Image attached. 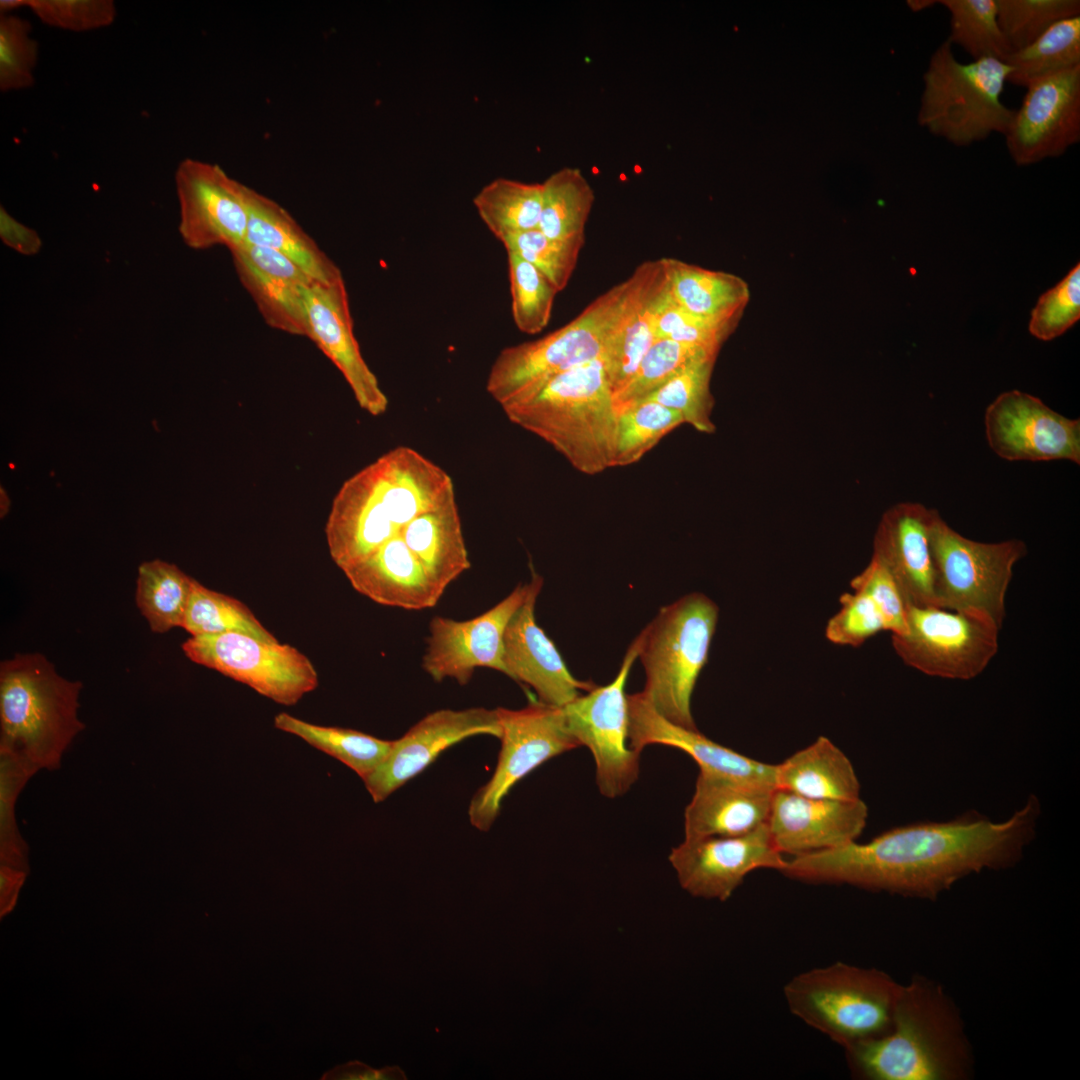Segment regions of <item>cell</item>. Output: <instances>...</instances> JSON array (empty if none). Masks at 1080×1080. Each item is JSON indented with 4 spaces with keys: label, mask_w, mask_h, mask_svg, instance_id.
Segmentation results:
<instances>
[{
    "label": "cell",
    "mask_w": 1080,
    "mask_h": 1080,
    "mask_svg": "<svg viewBox=\"0 0 1080 1080\" xmlns=\"http://www.w3.org/2000/svg\"><path fill=\"white\" fill-rule=\"evenodd\" d=\"M1040 813L1038 798L1030 795L1003 822L973 810L946 822L895 827L864 844L792 856L780 872L804 883L934 899L972 873L1016 864L1036 834Z\"/></svg>",
    "instance_id": "6da1fadb"
},
{
    "label": "cell",
    "mask_w": 1080,
    "mask_h": 1080,
    "mask_svg": "<svg viewBox=\"0 0 1080 1080\" xmlns=\"http://www.w3.org/2000/svg\"><path fill=\"white\" fill-rule=\"evenodd\" d=\"M454 497L443 468L411 447L389 450L348 478L334 497L325 524L332 561L344 572L412 519Z\"/></svg>",
    "instance_id": "7a4b0ae2"
},
{
    "label": "cell",
    "mask_w": 1080,
    "mask_h": 1080,
    "mask_svg": "<svg viewBox=\"0 0 1080 1080\" xmlns=\"http://www.w3.org/2000/svg\"><path fill=\"white\" fill-rule=\"evenodd\" d=\"M845 1052L852 1074L868 1080H958L971 1068L955 1005L924 977L902 985L888 1033Z\"/></svg>",
    "instance_id": "3957f363"
},
{
    "label": "cell",
    "mask_w": 1080,
    "mask_h": 1080,
    "mask_svg": "<svg viewBox=\"0 0 1080 1080\" xmlns=\"http://www.w3.org/2000/svg\"><path fill=\"white\" fill-rule=\"evenodd\" d=\"M501 408L510 422L547 442L579 472L595 475L613 467L618 412L601 357Z\"/></svg>",
    "instance_id": "277c9868"
},
{
    "label": "cell",
    "mask_w": 1080,
    "mask_h": 1080,
    "mask_svg": "<svg viewBox=\"0 0 1080 1080\" xmlns=\"http://www.w3.org/2000/svg\"><path fill=\"white\" fill-rule=\"evenodd\" d=\"M82 684L60 676L41 654L16 655L0 667V754L33 774L60 767L85 725L78 718Z\"/></svg>",
    "instance_id": "5b68a950"
},
{
    "label": "cell",
    "mask_w": 1080,
    "mask_h": 1080,
    "mask_svg": "<svg viewBox=\"0 0 1080 1080\" xmlns=\"http://www.w3.org/2000/svg\"><path fill=\"white\" fill-rule=\"evenodd\" d=\"M719 608L707 595L691 592L659 609L641 630L638 654L645 671L642 690L667 720L697 729L691 699L708 661Z\"/></svg>",
    "instance_id": "8992f818"
},
{
    "label": "cell",
    "mask_w": 1080,
    "mask_h": 1080,
    "mask_svg": "<svg viewBox=\"0 0 1080 1080\" xmlns=\"http://www.w3.org/2000/svg\"><path fill=\"white\" fill-rule=\"evenodd\" d=\"M902 984L844 962L801 972L783 988L790 1012L845 1050L889 1032Z\"/></svg>",
    "instance_id": "52a82bcc"
},
{
    "label": "cell",
    "mask_w": 1080,
    "mask_h": 1080,
    "mask_svg": "<svg viewBox=\"0 0 1080 1080\" xmlns=\"http://www.w3.org/2000/svg\"><path fill=\"white\" fill-rule=\"evenodd\" d=\"M628 278L593 300L563 327L534 341L502 349L492 363L486 392L501 407L536 394L552 378L602 356L618 326Z\"/></svg>",
    "instance_id": "ba28073f"
},
{
    "label": "cell",
    "mask_w": 1080,
    "mask_h": 1080,
    "mask_svg": "<svg viewBox=\"0 0 1080 1080\" xmlns=\"http://www.w3.org/2000/svg\"><path fill=\"white\" fill-rule=\"evenodd\" d=\"M1010 66L994 58L958 61L951 43L932 53L922 76L917 120L929 133L956 146H968L993 133L1004 135L1014 110L1001 95Z\"/></svg>",
    "instance_id": "9c48e42d"
},
{
    "label": "cell",
    "mask_w": 1080,
    "mask_h": 1080,
    "mask_svg": "<svg viewBox=\"0 0 1080 1080\" xmlns=\"http://www.w3.org/2000/svg\"><path fill=\"white\" fill-rule=\"evenodd\" d=\"M936 607L987 613L1001 628L1016 563L1026 556L1019 539L979 542L954 530L938 512L931 528Z\"/></svg>",
    "instance_id": "30bf717a"
},
{
    "label": "cell",
    "mask_w": 1080,
    "mask_h": 1080,
    "mask_svg": "<svg viewBox=\"0 0 1080 1080\" xmlns=\"http://www.w3.org/2000/svg\"><path fill=\"white\" fill-rule=\"evenodd\" d=\"M1000 627L985 612L907 605V630L892 646L909 667L926 675L970 680L998 652Z\"/></svg>",
    "instance_id": "8fae6325"
},
{
    "label": "cell",
    "mask_w": 1080,
    "mask_h": 1080,
    "mask_svg": "<svg viewBox=\"0 0 1080 1080\" xmlns=\"http://www.w3.org/2000/svg\"><path fill=\"white\" fill-rule=\"evenodd\" d=\"M501 749L489 781L471 799V824L488 831L513 786L549 759L580 747L570 732L563 707L530 702L521 709L497 708Z\"/></svg>",
    "instance_id": "7c38bea8"
},
{
    "label": "cell",
    "mask_w": 1080,
    "mask_h": 1080,
    "mask_svg": "<svg viewBox=\"0 0 1080 1080\" xmlns=\"http://www.w3.org/2000/svg\"><path fill=\"white\" fill-rule=\"evenodd\" d=\"M191 661L241 682L272 701L295 705L318 687V673L297 648L240 632L191 636L182 644Z\"/></svg>",
    "instance_id": "4fadbf2b"
},
{
    "label": "cell",
    "mask_w": 1080,
    "mask_h": 1080,
    "mask_svg": "<svg viewBox=\"0 0 1080 1080\" xmlns=\"http://www.w3.org/2000/svg\"><path fill=\"white\" fill-rule=\"evenodd\" d=\"M640 646L638 634L612 682L596 686L563 706L570 732L593 755L596 783L600 793L607 798L625 794L640 772V753L628 744V694L625 692Z\"/></svg>",
    "instance_id": "5bb4252c"
},
{
    "label": "cell",
    "mask_w": 1080,
    "mask_h": 1080,
    "mask_svg": "<svg viewBox=\"0 0 1080 1080\" xmlns=\"http://www.w3.org/2000/svg\"><path fill=\"white\" fill-rule=\"evenodd\" d=\"M179 204L178 230L196 250L228 249L246 241L248 208L245 186L219 165L186 158L175 172Z\"/></svg>",
    "instance_id": "9a60e30c"
},
{
    "label": "cell",
    "mask_w": 1080,
    "mask_h": 1080,
    "mask_svg": "<svg viewBox=\"0 0 1080 1080\" xmlns=\"http://www.w3.org/2000/svg\"><path fill=\"white\" fill-rule=\"evenodd\" d=\"M1026 89L1003 135L1018 166L1059 157L1080 141V66L1036 80Z\"/></svg>",
    "instance_id": "2e32d148"
},
{
    "label": "cell",
    "mask_w": 1080,
    "mask_h": 1080,
    "mask_svg": "<svg viewBox=\"0 0 1080 1080\" xmlns=\"http://www.w3.org/2000/svg\"><path fill=\"white\" fill-rule=\"evenodd\" d=\"M984 425L989 447L1002 459L1080 464V420L1065 417L1031 394L1001 393L987 406Z\"/></svg>",
    "instance_id": "e0dca14e"
},
{
    "label": "cell",
    "mask_w": 1080,
    "mask_h": 1080,
    "mask_svg": "<svg viewBox=\"0 0 1080 1080\" xmlns=\"http://www.w3.org/2000/svg\"><path fill=\"white\" fill-rule=\"evenodd\" d=\"M681 887L694 897L728 900L757 869L781 871L786 863L767 823L739 836L685 839L668 857Z\"/></svg>",
    "instance_id": "ac0fdd59"
},
{
    "label": "cell",
    "mask_w": 1080,
    "mask_h": 1080,
    "mask_svg": "<svg viewBox=\"0 0 1080 1080\" xmlns=\"http://www.w3.org/2000/svg\"><path fill=\"white\" fill-rule=\"evenodd\" d=\"M531 587L532 580L518 584L491 609L468 620L433 617L422 657L424 671L436 682L451 678L460 685L467 684L479 667L506 675L503 662L505 628Z\"/></svg>",
    "instance_id": "d6986e66"
},
{
    "label": "cell",
    "mask_w": 1080,
    "mask_h": 1080,
    "mask_svg": "<svg viewBox=\"0 0 1080 1080\" xmlns=\"http://www.w3.org/2000/svg\"><path fill=\"white\" fill-rule=\"evenodd\" d=\"M501 728L497 708L473 707L441 709L427 714L392 748L364 784L374 802H382L394 791L425 770L443 751L476 735L499 738Z\"/></svg>",
    "instance_id": "ffe728a7"
},
{
    "label": "cell",
    "mask_w": 1080,
    "mask_h": 1080,
    "mask_svg": "<svg viewBox=\"0 0 1080 1080\" xmlns=\"http://www.w3.org/2000/svg\"><path fill=\"white\" fill-rule=\"evenodd\" d=\"M303 294L308 338L341 372L359 407L372 416L383 415L389 401L355 338L344 279L331 284L314 281Z\"/></svg>",
    "instance_id": "44dd1931"
},
{
    "label": "cell",
    "mask_w": 1080,
    "mask_h": 1080,
    "mask_svg": "<svg viewBox=\"0 0 1080 1080\" xmlns=\"http://www.w3.org/2000/svg\"><path fill=\"white\" fill-rule=\"evenodd\" d=\"M531 590L509 620L503 636V662L506 676L524 683L537 694V700L563 707L597 685L575 678L545 631L537 624L535 605L543 587V578L534 573Z\"/></svg>",
    "instance_id": "7402d4cb"
},
{
    "label": "cell",
    "mask_w": 1080,
    "mask_h": 1080,
    "mask_svg": "<svg viewBox=\"0 0 1080 1080\" xmlns=\"http://www.w3.org/2000/svg\"><path fill=\"white\" fill-rule=\"evenodd\" d=\"M867 818L861 798L815 799L775 789L767 826L780 853L798 856L856 841Z\"/></svg>",
    "instance_id": "603a6c76"
},
{
    "label": "cell",
    "mask_w": 1080,
    "mask_h": 1080,
    "mask_svg": "<svg viewBox=\"0 0 1080 1080\" xmlns=\"http://www.w3.org/2000/svg\"><path fill=\"white\" fill-rule=\"evenodd\" d=\"M938 511L901 503L887 511L874 538L873 557L891 574L906 605L935 604L931 528Z\"/></svg>",
    "instance_id": "cb8c5ba5"
},
{
    "label": "cell",
    "mask_w": 1080,
    "mask_h": 1080,
    "mask_svg": "<svg viewBox=\"0 0 1080 1080\" xmlns=\"http://www.w3.org/2000/svg\"><path fill=\"white\" fill-rule=\"evenodd\" d=\"M628 744L635 751L659 744L679 749L698 764L699 769L735 779L753 781L776 789V764L764 763L720 745L698 729L677 725L651 704L643 691L627 695Z\"/></svg>",
    "instance_id": "d4e9b609"
},
{
    "label": "cell",
    "mask_w": 1080,
    "mask_h": 1080,
    "mask_svg": "<svg viewBox=\"0 0 1080 1080\" xmlns=\"http://www.w3.org/2000/svg\"><path fill=\"white\" fill-rule=\"evenodd\" d=\"M229 251L239 280L267 325L308 337L303 291L315 280L289 258L270 248L244 242Z\"/></svg>",
    "instance_id": "484cf974"
},
{
    "label": "cell",
    "mask_w": 1080,
    "mask_h": 1080,
    "mask_svg": "<svg viewBox=\"0 0 1080 1080\" xmlns=\"http://www.w3.org/2000/svg\"><path fill=\"white\" fill-rule=\"evenodd\" d=\"M775 788L700 770L684 812L685 839L739 836L767 823Z\"/></svg>",
    "instance_id": "4316f807"
},
{
    "label": "cell",
    "mask_w": 1080,
    "mask_h": 1080,
    "mask_svg": "<svg viewBox=\"0 0 1080 1080\" xmlns=\"http://www.w3.org/2000/svg\"><path fill=\"white\" fill-rule=\"evenodd\" d=\"M628 280L622 317L601 356L612 394L626 385L657 340L656 310L668 285L664 259L643 262Z\"/></svg>",
    "instance_id": "83f0119b"
},
{
    "label": "cell",
    "mask_w": 1080,
    "mask_h": 1080,
    "mask_svg": "<svg viewBox=\"0 0 1080 1080\" xmlns=\"http://www.w3.org/2000/svg\"><path fill=\"white\" fill-rule=\"evenodd\" d=\"M343 573L358 593L385 606L429 609L444 593L428 576L400 534Z\"/></svg>",
    "instance_id": "f1b7e54d"
},
{
    "label": "cell",
    "mask_w": 1080,
    "mask_h": 1080,
    "mask_svg": "<svg viewBox=\"0 0 1080 1080\" xmlns=\"http://www.w3.org/2000/svg\"><path fill=\"white\" fill-rule=\"evenodd\" d=\"M248 208L246 241L275 250L313 280L331 284L343 278L340 268L280 204L245 186Z\"/></svg>",
    "instance_id": "f546056e"
},
{
    "label": "cell",
    "mask_w": 1080,
    "mask_h": 1080,
    "mask_svg": "<svg viewBox=\"0 0 1080 1080\" xmlns=\"http://www.w3.org/2000/svg\"><path fill=\"white\" fill-rule=\"evenodd\" d=\"M400 535L442 592L471 567L456 498L418 515Z\"/></svg>",
    "instance_id": "4dcf8cb0"
},
{
    "label": "cell",
    "mask_w": 1080,
    "mask_h": 1080,
    "mask_svg": "<svg viewBox=\"0 0 1080 1080\" xmlns=\"http://www.w3.org/2000/svg\"><path fill=\"white\" fill-rule=\"evenodd\" d=\"M776 789L815 799L860 798L851 761L825 736L776 764Z\"/></svg>",
    "instance_id": "1f68e13d"
},
{
    "label": "cell",
    "mask_w": 1080,
    "mask_h": 1080,
    "mask_svg": "<svg viewBox=\"0 0 1080 1080\" xmlns=\"http://www.w3.org/2000/svg\"><path fill=\"white\" fill-rule=\"evenodd\" d=\"M663 259L668 292L679 306L701 317L738 323L750 297L742 278L674 258Z\"/></svg>",
    "instance_id": "d6a6232c"
},
{
    "label": "cell",
    "mask_w": 1080,
    "mask_h": 1080,
    "mask_svg": "<svg viewBox=\"0 0 1080 1080\" xmlns=\"http://www.w3.org/2000/svg\"><path fill=\"white\" fill-rule=\"evenodd\" d=\"M538 229L553 240H585L594 191L578 168L564 167L542 183Z\"/></svg>",
    "instance_id": "836d02e7"
},
{
    "label": "cell",
    "mask_w": 1080,
    "mask_h": 1080,
    "mask_svg": "<svg viewBox=\"0 0 1080 1080\" xmlns=\"http://www.w3.org/2000/svg\"><path fill=\"white\" fill-rule=\"evenodd\" d=\"M274 725L339 760L362 780L384 761L393 744V740L379 739L354 729L312 724L284 712L275 716Z\"/></svg>",
    "instance_id": "e575fe53"
},
{
    "label": "cell",
    "mask_w": 1080,
    "mask_h": 1080,
    "mask_svg": "<svg viewBox=\"0 0 1080 1080\" xmlns=\"http://www.w3.org/2000/svg\"><path fill=\"white\" fill-rule=\"evenodd\" d=\"M541 201V183L507 178L492 180L473 198L479 217L499 241L538 228Z\"/></svg>",
    "instance_id": "d590c367"
},
{
    "label": "cell",
    "mask_w": 1080,
    "mask_h": 1080,
    "mask_svg": "<svg viewBox=\"0 0 1080 1080\" xmlns=\"http://www.w3.org/2000/svg\"><path fill=\"white\" fill-rule=\"evenodd\" d=\"M1007 82L1027 87L1046 76L1080 66V15L1057 21L1028 46L1005 61Z\"/></svg>",
    "instance_id": "8d00e7d4"
},
{
    "label": "cell",
    "mask_w": 1080,
    "mask_h": 1080,
    "mask_svg": "<svg viewBox=\"0 0 1080 1080\" xmlns=\"http://www.w3.org/2000/svg\"><path fill=\"white\" fill-rule=\"evenodd\" d=\"M193 581L176 565L159 559L139 566L136 603L153 632L182 626Z\"/></svg>",
    "instance_id": "74e56055"
},
{
    "label": "cell",
    "mask_w": 1080,
    "mask_h": 1080,
    "mask_svg": "<svg viewBox=\"0 0 1080 1080\" xmlns=\"http://www.w3.org/2000/svg\"><path fill=\"white\" fill-rule=\"evenodd\" d=\"M181 627L191 636L240 632L264 641H278L244 603L195 579Z\"/></svg>",
    "instance_id": "f35d334b"
},
{
    "label": "cell",
    "mask_w": 1080,
    "mask_h": 1080,
    "mask_svg": "<svg viewBox=\"0 0 1080 1080\" xmlns=\"http://www.w3.org/2000/svg\"><path fill=\"white\" fill-rule=\"evenodd\" d=\"M950 14L948 41L973 60L1006 61L1012 53L998 23L997 0H938Z\"/></svg>",
    "instance_id": "ab89813d"
},
{
    "label": "cell",
    "mask_w": 1080,
    "mask_h": 1080,
    "mask_svg": "<svg viewBox=\"0 0 1080 1080\" xmlns=\"http://www.w3.org/2000/svg\"><path fill=\"white\" fill-rule=\"evenodd\" d=\"M613 467L638 462L658 442L684 423L682 415L651 400L617 408Z\"/></svg>",
    "instance_id": "60d3db41"
},
{
    "label": "cell",
    "mask_w": 1080,
    "mask_h": 1080,
    "mask_svg": "<svg viewBox=\"0 0 1080 1080\" xmlns=\"http://www.w3.org/2000/svg\"><path fill=\"white\" fill-rule=\"evenodd\" d=\"M715 359V356L706 357L687 364L644 400L657 402L679 412L684 423L692 425L700 432H713L715 428L710 419L713 406L710 379Z\"/></svg>",
    "instance_id": "b9f144b4"
},
{
    "label": "cell",
    "mask_w": 1080,
    "mask_h": 1080,
    "mask_svg": "<svg viewBox=\"0 0 1080 1080\" xmlns=\"http://www.w3.org/2000/svg\"><path fill=\"white\" fill-rule=\"evenodd\" d=\"M714 351L699 345L657 339L642 358L626 385L613 394L616 407L644 400L687 364L706 357L717 356Z\"/></svg>",
    "instance_id": "7bdbcfd3"
},
{
    "label": "cell",
    "mask_w": 1080,
    "mask_h": 1080,
    "mask_svg": "<svg viewBox=\"0 0 1080 1080\" xmlns=\"http://www.w3.org/2000/svg\"><path fill=\"white\" fill-rule=\"evenodd\" d=\"M507 255L513 322L521 332L537 334L551 319L558 291L532 264L515 253Z\"/></svg>",
    "instance_id": "ee69618b"
},
{
    "label": "cell",
    "mask_w": 1080,
    "mask_h": 1080,
    "mask_svg": "<svg viewBox=\"0 0 1080 1080\" xmlns=\"http://www.w3.org/2000/svg\"><path fill=\"white\" fill-rule=\"evenodd\" d=\"M1077 15L1079 0H997L998 23L1012 52L1028 46L1057 21Z\"/></svg>",
    "instance_id": "f6af8a7d"
},
{
    "label": "cell",
    "mask_w": 1080,
    "mask_h": 1080,
    "mask_svg": "<svg viewBox=\"0 0 1080 1080\" xmlns=\"http://www.w3.org/2000/svg\"><path fill=\"white\" fill-rule=\"evenodd\" d=\"M507 252L515 253L562 291L576 269L585 240L561 241L544 235L538 228L506 236L500 241Z\"/></svg>",
    "instance_id": "bcb514c9"
},
{
    "label": "cell",
    "mask_w": 1080,
    "mask_h": 1080,
    "mask_svg": "<svg viewBox=\"0 0 1080 1080\" xmlns=\"http://www.w3.org/2000/svg\"><path fill=\"white\" fill-rule=\"evenodd\" d=\"M29 21L12 14L0 16V90H21L34 84L38 44Z\"/></svg>",
    "instance_id": "7dc6e473"
},
{
    "label": "cell",
    "mask_w": 1080,
    "mask_h": 1080,
    "mask_svg": "<svg viewBox=\"0 0 1080 1080\" xmlns=\"http://www.w3.org/2000/svg\"><path fill=\"white\" fill-rule=\"evenodd\" d=\"M736 325L701 317L685 310L671 298L668 285L658 303L655 316L657 339L699 345L718 352Z\"/></svg>",
    "instance_id": "c3c4849f"
},
{
    "label": "cell",
    "mask_w": 1080,
    "mask_h": 1080,
    "mask_svg": "<svg viewBox=\"0 0 1080 1080\" xmlns=\"http://www.w3.org/2000/svg\"><path fill=\"white\" fill-rule=\"evenodd\" d=\"M1080 317L1079 263L1055 287L1045 292L1031 314L1029 331L1050 341L1065 333Z\"/></svg>",
    "instance_id": "681fc988"
},
{
    "label": "cell",
    "mask_w": 1080,
    "mask_h": 1080,
    "mask_svg": "<svg viewBox=\"0 0 1080 1080\" xmlns=\"http://www.w3.org/2000/svg\"><path fill=\"white\" fill-rule=\"evenodd\" d=\"M839 603V610L825 628V636L831 643L858 647L879 632L887 631L882 613L865 593L855 590L843 593Z\"/></svg>",
    "instance_id": "f907efd6"
},
{
    "label": "cell",
    "mask_w": 1080,
    "mask_h": 1080,
    "mask_svg": "<svg viewBox=\"0 0 1080 1080\" xmlns=\"http://www.w3.org/2000/svg\"><path fill=\"white\" fill-rule=\"evenodd\" d=\"M1 861L3 865L22 869L27 847L18 831L14 807L27 781L34 775L23 764L0 754Z\"/></svg>",
    "instance_id": "816d5d0a"
},
{
    "label": "cell",
    "mask_w": 1080,
    "mask_h": 1080,
    "mask_svg": "<svg viewBox=\"0 0 1080 1080\" xmlns=\"http://www.w3.org/2000/svg\"><path fill=\"white\" fill-rule=\"evenodd\" d=\"M28 8L46 25L73 32L107 27L117 14L112 0H28Z\"/></svg>",
    "instance_id": "f5cc1de1"
},
{
    "label": "cell",
    "mask_w": 1080,
    "mask_h": 1080,
    "mask_svg": "<svg viewBox=\"0 0 1080 1080\" xmlns=\"http://www.w3.org/2000/svg\"><path fill=\"white\" fill-rule=\"evenodd\" d=\"M852 590L868 595L877 605L891 635L907 630V605L891 574L874 557L850 582Z\"/></svg>",
    "instance_id": "db71d44e"
},
{
    "label": "cell",
    "mask_w": 1080,
    "mask_h": 1080,
    "mask_svg": "<svg viewBox=\"0 0 1080 1080\" xmlns=\"http://www.w3.org/2000/svg\"><path fill=\"white\" fill-rule=\"evenodd\" d=\"M0 238L6 246L28 256L37 254L42 246L38 233L16 220L3 206L0 207Z\"/></svg>",
    "instance_id": "11a10c76"
},
{
    "label": "cell",
    "mask_w": 1080,
    "mask_h": 1080,
    "mask_svg": "<svg viewBox=\"0 0 1080 1080\" xmlns=\"http://www.w3.org/2000/svg\"><path fill=\"white\" fill-rule=\"evenodd\" d=\"M322 1080H405L406 1074L399 1066L373 1068L358 1060L335 1066L325 1072Z\"/></svg>",
    "instance_id": "9f6ffc18"
},
{
    "label": "cell",
    "mask_w": 1080,
    "mask_h": 1080,
    "mask_svg": "<svg viewBox=\"0 0 1080 1080\" xmlns=\"http://www.w3.org/2000/svg\"><path fill=\"white\" fill-rule=\"evenodd\" d=\"M22 7H28V0H1L0 14H10L12 11Z\"/></svg>",
    "instance_id": "6f0895ef"
},
{
    "label": "cell",
    "mask_w": 1080,
    "mask_h": 1080,
    "mask_svg": "<svg viewBox=\"0 0 1080 1080\" xmlns=\"http://www.w3.org/2000/svg\"><path fill=\"white\" fill-rule=\"evenodd\" d=\"M907 4L912 10L918 11V10L926 9L928 7H932L934 4H937V1H933V0H914V1H908Z\"/></svg>",
    "instance_id": "680465c9"
}]
</instances>
